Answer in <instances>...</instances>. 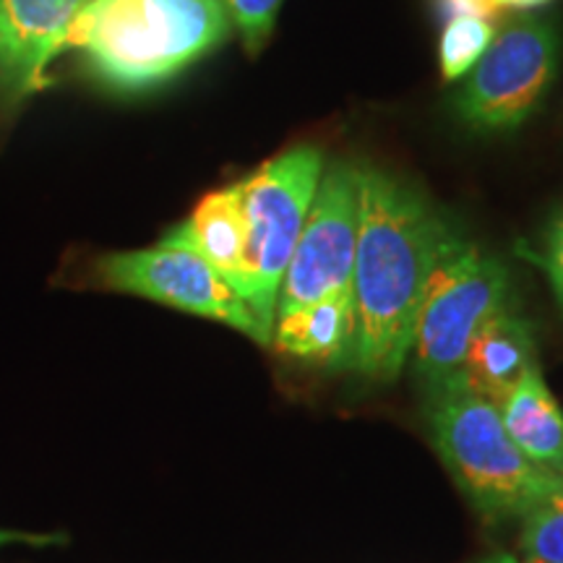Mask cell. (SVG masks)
I'll list each match as a JSON object with an SVG mask.
<instances>
[{"instance_id":"cell-6","label":"cell","mask_w":563,"mask_h":563,"mask_svg":"<svg viewBox=\"0 0 563 563\" xmlns=\"http://www.w3.org/2000/svg\"><path fill=\"white\" fill-rule=\"evenodd\" d=\"M559 30L538 13H514L456 91V112L481 131H514L540 108L559 70Z\"/></svg>"},{"instance_id":"cell-11","label":"cell","mask_w":563,"mask_h":563,"mask_svg":"<svg viewBox=\"0 0 563 563\" xmlns=\"http://www.w3.org/2000/svg\"><path fill=\"white\" fill-rule=\"evenodd\" d=\"M352 342H355L352 287L279 316L272 332V344L279 352L327 368H350Z\"/></svg>"},{"instance_id":"cell-10","label":"cell","mask_w":563,"mask_h":563,"mask_svg":"<svg viewBox=\"0 0 563 563\" xmlns=\"http://www.w3.org/2000/svg\"><path fill=\"white\" fill-rule=\"evenodd\" d=\"M538 363L532 323L511 306L477 329L464 355L462 373L483 397L501 405L519 378Z\"/></svg>"},{"instance_id":"cell-17","label":"cell","mask_w":563,"mask_h":563,"mask_svg":"<svg viewBox=\"0 0 563 563\" xmlns=\"http://www.w3.org/2000/svg\"><path fill=\"white\" fill-rule=\"evenodd\" d=\"M285 0H224L230 11V21L241 32L245 51L256 55L272 37L274 21Z\"/></svg>"},{"instance_id":"cell-21","label":"cell","mask_w":563,"mask_h":563,"mask_svg":"<svg viewBox=\"0 0 563 563\" xmlns=\"http://www.w3.org/2000/svg\"><path fill=\"white\" fill-rule=\"evenodd\" d=\"M481 563H530L527 559H514V555H506V553H501V555H496V559H490V561H481Z\"/></svg>"},{"instance_id":"cell-19","label":"cell","mask_w":563,"mask_h":563,"mask_svg":"<svg viewBox=\"0 0 563 563\" xmlns=\"http://www.w3.org/2000/svg\"><path fill=\"white\" fill-rule=\"evenodd\" d=\"M446 3L452 11H473L485 13V16H498V13L488 5V0H446Z\"/></svg>"},{"instance_id":"cell-2","label":"cell","mask_w":563,"mask_h":563,"mask_svg":"<svg viewBox=\"0 0 563 563\" xmlns=\"http://www.w3.org/2000/svg\"><path fill=\"white\" fill-rule=\"evenodd\" d=\"M422 397L428 441L483 522H519L563 488L561 477L538 467L514 443L498 405L483 397L462 371L422 389Z\"/></svg>"},{"instance_id":"cell-5","label":"cell","mask_w":563,"mask_h":563,"mask_svg":"<svg viewBox=\"0 0 563 563\" xmlns=\"http://www.w3.org/2000/svg\"><path fill=\"white\" fill-rule=\"evenodd\" d=\"M511 306L506 264L481 245L462 243L435 272L415 323L410 357L422 389L460 373L477 329Z\"/></svg>"},{"instance_id":"cell-9","label":"cell","mask_w":563,"mask_h":563,"mask_svg":"<svg viewBox=\"0 0 563 563\" xmlns=\"http://www.w3.org/2000/svg\"><path fill=\"white\" fill-rule=\"evenodd\" d=\"M89 0H0V108H19L47 84Z\"/></svg>"},{"instance_id":"cell-8","label":"cell","mask_w":563,"mask_h":563,"mask_svg":"<svg viewBox=\"0 0 563 563\" xmlns=\"http://www.w3.org/2000/svg\"><path fill=\"white\" fill-rule=\"evenodd\" d=\"M357 220V165L332 162L323 167L319 191L282 279L277 319L332 292L350 290Z\"/></svg>"},{"instance_id":"cell-22","label":"cell","mask_w":563,"mask_h":563,"mask_svg":"<svg viewBox=\"0 0 563 563\" xmlns=\"http://www.w3.org/2000/svg\"><path fill=\"white\" fill-rule=\"evenodd\" d=\"M527 561H530V559H527ZM530 563H540V561H530Z\"/></svg>"},{"instance_id":"cell-7","label":"cell","mask_w":563,"mask_h":563,"mask_svg":"<svg viewBox=\"0 0 563 563\" xmlns=\"http://www.w3.org/2000/svg\"><path fill=\"white\" fill-rule=\"evenodd\" d=\"M95 277L108 290L136 295L170 306L175 311L220 321L264 347L272 344L241 292L188 245L162 238L152 249L104 253L97 258Z\"/></svg>"},{"instance_id":"cell-12","label":"cell","mask_w":563,"mask_h":563,"mask_svg":"<svg viewBox=\"0 0 563 563\" xmlns=\"http://www.w3.org/2000/svg\"><path fill=\"white\" fill-rule=\"evenodd\" d=\"M162 238L170 243L188 245L199 253L203 262L214 266L243 298L245 220L238 183L203 196L188 214V220L175 224Z\"/></svg>"},{"instance_id":"cell-18","label":"cell","mask_w":563,"mask_h":563,"mask_svg":"<svg viewBox=\"0 0 563 563\" xmlns=\"http://www.w3.org/2000/svg\"><path fill=\"white\" fill-rule=\"evenodd\" d=\"M551 3V0H488V5L496 13L501 11H532V9H540V5Z\"/></svg>"},{"instance_id":"cell-3","label":"cell","mask_w":563,"mask_h":563,"mask_svg":"<svg viewBox=\"0 0 563 563\" xmlns=\"http://www.w3.org/2000/svg\"><path fill=\"white\" fill-rule=\"evenodd\" d=\"M230 24L224 0H89L66 47L108 87L141 91L222 45Z\"/></svg>"},{"instance_id":"cell-15","label":"cell","mask_w":563,"mask_h":563,"mask_svg":"<svg viewBox=\"0 0 563 563\" xmlns=\"http://www.w3.org/2000/svg\"><path fill=\"white\" fill-rule=\"evenodd\" d=\"M517 548L525 559L540 563H563V488L543 498L525 514Z\"/></svg>"},{"instance_id":"cell-16","label":"cell","mask_w":563,"mask_h":563,"mask_svg":"<svg viewBox=\"0 0 563 563\" xmlns=\"http://www.w3.org/2000/svg\"><path fill=\"white\" fill-rule=\"evenodd\" d=\"M517 253L525 258V262L534 264L545 274V279L551 282L553 298L559 302L561 316H563V203L553 211L551 220H548L540 249L519 243Z\"/></svg>"},{"instance_id":"cell-14","label":"cell","mask_w":563,"mask_h":563,"mask_svg":"<svg viewBox=\"0 0 563 563\" xmlns=\"http://www.w3.org/2000/svg\"><path fill=\"white\" fill-rule=\"evenodd\" d=\"M493 34H496L493 16L473 11H452L439 42V66L443 81H456L467 76L490 47Z\"/></svg>"},{"instance_id":"cell-20","label":"cell","mask_w":563,"mask_h":563,"mask_svg":"<svg viewBox=\"0 0 563 563\" xmlns=\"http://www.w3.org/2000/svg\"><path fill=\"white\" fill-rule=\"evenodd\" d=\"M51 538H37V534H24V532H11V530H0V545H11V543H32V545H45Z\"/></svg>"},{"instance_id":"cell-1","label":"cell","mask_w":563,"mask_h":563,"mask_svg":"<svg viewBox=\"0 0 563 563\" xmlns=\"http://www.w3.org/2000/svg\"><path fill=\"white\" fill-rule=\"evenodd\" d=\"M357 209L350 371L391 384L410 361L431 279L467 238L426 194L378 167L357 165Z\"/></svg>"},{"instance_id":"cell-13","label":"cell","mask_w":563,"mask_h":563,"mask_svg":"<svg viewBox=\"0 0 563 563\" xmlns=\"http://www.w3.org/2000/svg\"><path fill=\"white\" fill-rule=\"evenodd\" d=\"M498 410L514 443L538 467L563 481V412L548 389L540 363L519 378Z\"/></svg>"},{"instance_id":"cell-4","label":"cell","mask_w":563,"mask_h":563,"mask_svg":"<svg viewBox=\"0 0 563 563\" xmlns=\"http://www.w3.org/2000/svg\"><path fill=\"white\" fill-rule=\"evenodd\" d=\"M323 167L319 146L300 144L238 180L245 220L243 300L269 340L277 321L282 279L319 191Z\"/></svg>"}]
</instances>
